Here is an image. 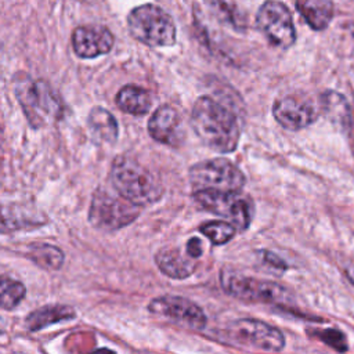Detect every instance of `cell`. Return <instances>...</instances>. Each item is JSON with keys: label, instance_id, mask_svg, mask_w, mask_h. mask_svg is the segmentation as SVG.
<instances>
[{"label": "cell", "instance_id": "1", "mask_svg": "<svg viewBox=\"0 0 354 354\" xmlns=\"http://www.w3.org/2000/svg\"><path fill=\"white\" fill-rule=\"evenodd\" d=\"M191 126L201 141L216 152L228 153L238 147L241 124L236 113L209 95H202L195 101Z\"/></svg>", "mask_w": 354, "mask_h": 354}, {"label": "cell", "instance_id": "2", "mask_svg": "<svg viewBox=\"0 0 354 354\" xmlns=\"http://www.w3.org/2000/svg\"><path fill=\"white\" fill-rule=\"evenodd\" d=\"M109 176L116 192L138 206L155 203L163 195L159 178L129 156L116 158Z\"/></svg>", "mask_w": 354, "mask_h": 354}, {"label": "cell", "instance_id": "3", "mask_svg": "<svg viewBox=\"0 0 354 354\" xmlns=\"http://www.w3.org/2000/svg\"><path fill=\"white\" fill-rule=\"evenodd\" d=\"M15 95L28 122L33 127H43L57 122L64 115V104L53 87L43 79L29 76L15 77Z\"/></svg>", "mask_w": 354, "mask_h": 354}, {"label": "cell", "instance_id": "4", "mask_svg": "<svg viewBox=\"0 0 354 354\" xmlns=\"http://www.w3.org/2000/svg\"><path fill=\"white\" fill-rule=\"evenodd\" d=\"M127 26L131 36L151 47H166L176 41L171 17L158 6L144 4L130 11Z\"/></svg>", "mask_w": 354, "mask_h": 354}, {"label": "cell", "instance_id": "5", "mask_svg": "<svg viewBox=\"0 0 354 354\" xmlns=\"http://www.w3.org/2000/svg\"><path fill=\"white\" fill-rule=\"evenodd\" d=\"M220 282L228 295L246 301L289 304L293 299L292 293L277 282L256 279L231 270L221 272Z\"/></svg>", "mask_w": 354, "mask_h": 354}, {"label": "cell", "instance_id": "6", "mask_svg": "<svg viewBox=\"0 0 354 354\" xmlns=\"http://www.w3.org/2000/svg\"><path fill=\"white\" fill-rule=\"evenodd\" d=\"M189 183L195 191L239 192L245 185V176L228 159L214 158L195 163L189 169Z\"/></svg>", "mask_w": 354, "mask_h": 354}, {"label": "cell", "instance_id": "7", "mask_svg": "<svg viewBox=\"0 0 354 354\" xmlns=\"http://www.w3.org/2000/svg\"><path fill=\"white\" fill-rule=\"evenodd\" d=\"M195 202L205 210L224 217L236 230H246L253 217L252 201L239 192L201 189L194 192Z\"/></svg>", "mask_w": 354, "mask_h": 354}, {"label": "cell", "instance_id": "8", "mask_svg": "<svg viewBox=\"0 0 354 354\" xmlns=\"http://www.w3.org/2000/svg\"><path fill=\"white\" fill-rule=\"evenodd\" d=\"M140 207L120 195L113 196L106 191L98 189L93 195L88 220L100 230L115 231L133 223L140 216Z\"/></svg>", "mask_w": 354, "mask_h": 354}, {"label": "cell", "instance_id": "9", "mask_svg": "<svg viewBox=\"0 0 354 354\" xmlns=\"http://www.w3.org/2000/svg\"><path fill=\"white\" fill-rule=\"evenodd\" d=\"M223 333L227 342L263 351L277 353L285 347V337L282 332L278 328L259 319H236L228 324Z\"/></svg>", "mask_w": 354, "mask_h": 354}, {"label": "cell", "instance_id": "10", "mask_svg": "<svg viewBox=\"0 0 354 354\" xmlns=\"http://www.w3.org/2000/svg\"><path fill=\"white\" fill-rule=\"evenodd\" d=\"M259 29L277 47L288 48L295 43L296 32L289 10L279 1L267 0L257 11Z\"/></svg>", "mask_w": 354, "mask_h": 354}, {"label": "cell", "instance_id": "11", "mask_svg": "<svg viewBox=\"0 0 354 354\" xmlns=\"http://www.w3.org/2000/svg\"><path fill=\"white\" fill-rule=\"evenodd\" d=\"M148 311L194 330H201L206 325V315L203 310L196 303L181 296L165 295L155 297L149 301Z\"/></svg>", "mask_w": 354, "mask_h": 354}, {"label": "cell", "instance_id": "12", "mask_svg": "<svg viewBox=\"0 0 354 354\" xmlns=\"http://www.w3.org/2000/svg\"><path fill=\"white\" fill-rule=\"evenodd\" d=\"M272 115L282 127L297 131L314 123L318 118V111L310 100L292 94L274 102Z\"/></svg>", "mask_w": 354, "mask_h": 354}, {"label": "cell", "instance_id": "13", "mask_svg": "<svg viewBox=\"0 0 354 354\" xmlns=\"http://www.w3.org/2000/svg\"><path fill=\"white\" fill-rule=\"evenodd\" d=\"M47 216L30 203L0 205V234L33 230L47 224Z\"/></svg>", "mask_w": 354, "mask_h": 354}, {"label": "cell", "instance_id": "14", "mask_svg": "<svg viewBox=\"0 0 354 354\" xmlns=\"http://www.w3.org/2000/svg\"><path fill=\"white\" fill-rule=\"evenodd\" d=\"M113 35L105 26H79L72 33V46L77 57L95 58L113 47Z\"/></svg>", "mask_w": 354, "mask_h": 354}, {"label": "cell", "instance_id": "15", "mask_svg": "<svg viewBox=\"0 0 354 354\" xmlns=\"http://www.w3.org/2000/svg\"><path fill=\"white\" fill-rule=\"evenodd\" d=\"M180 130V115L171 105H160L148 122L149 136L166 145L177 142Z\"/></svg>", "mask_w": 354, "mask_h": 354}, {"label": "cell", "instance_id": "16", "mask_svg": "<svg viewBox=\"0 0 354 354\" xmlns=\"http://www.w3.org/2000/svg\"><path fill=\"white\" fill-rule=\"evenodd\" d=\"M159 270L170 278H188L196 268V263L187 253L183 254L177 248H165L155 254Z\"/></svg>", "mask_w": 354, "mask_h": 354}, {"label": "cell", "instance_id": "17", "mask_svg": "<svg viewBox=\"0 0 354 354\" xmlns=\"http://www.w3.org/2000/svg\"><path fill=\"white\" fill-rule=\"evenodd\" d=\"M319 106L325 118L332 122L339 129L347 131L353 127V111L346 100L344 95H342L337 91L328 90L322 93L319 100Z\"/></svg>", "mask_w": 354, "mask_h": 354}, {"label": "cell", "instance_id": "18", "mask_svg": "<svg viewBox=\"0 0 354 354\" xmlns=\"http://www.w3.org/2000/svg\"><path fill=\"white\" fill-rule=\"evenodd\" d=\"M75 317H76V313L72 307L64 306V304H50L30 313L26 317V328L30 332H36L53 324H57L59 321L72 319Z\"/></svg>", "mask_w": 354, "mask_h": 354}, {"label": "cell", "instance_id": "19", "mask_svg": "<svg viewBox=\"0 0 354 354\" xmlns=\"http://www.w3.org/2000/svg\"><path fill=\"white\" fill-rule=\"evenodd\" d=\"M115 102L123 112L130 115H145L152 106V97L148 90L129 84L119 90Z\"/></svg>", "mask_w": 354, "mask_h": 354}, {"label": "cell", "instance_id": "20", "mask_svg": "<svg viewBox=\"0 0 354 354\" xmlns=\"http://www.w3.org/2000/svg\"><path fill=\"white\" fill-rule=\"evenodd\" d=\"M87 123L90 131L98 141L109 144L116 141L119 131L118 122L108 109L102 106H94L88 113Z\"/></svg>", "mask_w": 354, "mask_h": 354}, {"label": "cell", "instance_id": "21", "mask_svg": "<svg viewBox=\"0 0 354 354\" xmlns=\"http://www.w3.org/2000/svg\"><path fill=\"white\" fill-rule=\"evenodd\" d=\"M296 8L315 30L325 29L333 15V7L329 0H296Z\"/></svg>", "mask_w": 354, "mask_h": 354}, {"label": "cell", "instance_id": "22", "mask_svg": "<svg viewBox=\"0 0 354 354\" xmlns=\"http://www.w3.org/2000/svg\"><path fill=\"white\" fill-rule=\"evenodd\" d=\"M33 263L46 270H58L64 263V253L59 248L50 243H33L26 254Z\"/></svg>", "mask_w": 354, "mask_h": 354}, {"label": "cell", "instance_id": "23", "mask_svg": "<svg viewBox=\"0 0 354 354\" xmlns=\"http://www.w3.org/2000/svg\"><path fill=\"white\" fill-rule=\"evenodd\" d=\"M25 293L26 289L22 282L8 277H0V308H15L24 299Z\"/></svg>", "mask_w": 354, "mask_h": 354}, {"label": "cell", "instance_id": "24", "mask_svg": "<svg viewBox=\"0 0 354 354\" xmlns=\"http://www.w3.org/2000/svg\"><path fill=\"white\" fill-rule=\"evenodd\" d=\"M199 231L209 238L213 245H224L234 238L236 227L230 221H209L202 224Z\"/></svg>", "mask_w": 354, "mask_h": 354}, {"label": "cell", "instance_id": "25", "mask_svg": "<svg viewBox=\"0 0 354 354\" xmlns=\"http://www.w3.org/2000/svg\"><path fill=\"white\" fill-rule=\"evenodd\" d=\"M317 336L328 346H330L336 351H346L347 350V342L346 336L337 330V329H322L317 330Z\"/></svg>", "mask_w": 354, "mask_h": 354}, {"label": "cell", "instance_id": "26", "mask_svg": "<svg viewBox=\"0 0 354 354\" xmlns=\"http://www.w3.org/2000/svg\"><path fill=\"white\" fill-rule=\"evenodd\" d=\"M213 4L218 8L220 14L224 15V18H225L231 25H234L236 29L245 26V22H243L242 17L238 14V11L235 10V7L231 6L227 0H213Z\"/></svg>", "mask_w": 354, "mask_h": 354}, {"label": "cell", "instance_id": "27", "mask_svg": "<svg viewBox=\"0 0 354 354\" xmlns=\"http://www.w3.org/2000/svg\"><path fill=\"white\" fill-rule=\"evenodd\" d=\"M261 253H263V254H261L263 260H264L268 266H271V267H274V268H278V270H286V268H288L286 263H285L281 257H278L277 254H274V253H271V252H267V250H263Z\"/></svg>", "mask_w": 354, "mask_h": 354}, {"label": "cell", "instance_id": "28", "mask_svg": "<svg viewBox=\"0 0 354 354\" xmlns=\"http://www.w3.org/2000/svg\"><path fill=\"white\" fill-rule=\"evenodd\" d=\"M202 252H203V249H202V242H201V239H198V238H191L188 242H187V245H185V253L188 254V256H191L192 259H196V257H199L201 254H202Z\"/></svg>", "mask_w": 354, "mask_h": 354}, {"label": "cell", "instance_id": "29", "mask_svg": "<svg viewBox=\"0 0 354 354\" xmlns=\"http://www.w3.org/2000/svg\"><path fill=\"white\" fill-rule=\"evenodd\" d=\"M344 272H346V277L348 278V281L354 285V264H348L344 268Z\"/></svg>", "mask_w": 354, "mask_h": 354}, {"label": "cell", "instance_id": "30", "mask_svg": "<svg viewBox=\"0 0 354 354\" xmlns=\"http://www.w3.org/2000/svg\"><path fill=\"white\" fill-rule=\"evenodd\" d=\"M350 32H351V35H353V37H354V24L350 25Z\"/></svg>", "mask_w": 354, "mask_h": 354}, {"label": "cell", "instance_id": "31", "mask_svg": "<svg viewBox=\"0 0 354 354\" xmlns=\"http://www.w3.org/2000/svg\"><path fill=\"white\" fill-rule=\"evenodd\" d=\"M353 68H354V64H353Z\"/></svg>", "mask_w": 354, "mask_h": 354}]
</instances>
